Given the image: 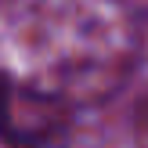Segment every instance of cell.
<instances>
[{
    "label": "cell",
    "mask_w": 148,
    "mask_h": 148,
    "mask_svg": "<svg viewBox=\"0 0 148 148\" xmlns=\"http://www.w3.org/2000/svg\"><path fill=\"white\" fill-rule=\"evenodd\" d=\"M134 54V25L116 0H7L0 7V72L65 108L112 98Z\"/></svg>",
    "instance_id": "6da1fadb"
},
{
    "label": "cell",
    "mask_w": 148,
    "mask_h": 148,
    "mask_svg": "<svg viewBox=\"0 0 148 148\" xmlns=\"http://www.w3.org/2000/svg\"><path fill=\"white\" fill-rule=\"evenodd\" d=\"M72 108L18 87L0 72V141L7 148H62Z\"/></svg>",
    "instance_id": "7a4b0ae2"
},
{
    "label": "cell",
    "mask_w": 148,
    "mask_h": 148,
    "mask_svg": "<svg viewBox=\"0 0 148 148\" xmlns=\"http://www.w3.org/2000/svg\"><path fill=\"white\" fill-rule=\"evenodd\" d=\"M137 141H141V148H148V101H145L141 116H137Z\"/></svg>",
    "instance_id": "3957f363"
}]
</instances>
